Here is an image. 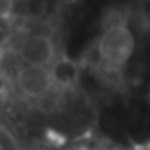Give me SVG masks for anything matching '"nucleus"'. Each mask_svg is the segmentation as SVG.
<instances>
[{
  "mask_svg": "<svg viewBox=\"0 0 150 150\" xmlns=\"http://www.w3.org/2000/svg\"><path fill=\"white\" fill-rule=\"evenodd\" d=\"M134 35L122 23H112L103 30L98 38V55L105 65L112 69H120L134 52Z\"/></svg>",
  "mask_w": 150,
  "mask_h": 150,
  "instance_id": "1",
  "label": "nucleus"
},
{
  "mask_svg": "<svg viewBox=\"0 0 150 150\" xmlns=\"http://www.w3.org/2000/svg\"><path fill=\"white\" fill-rule=\"evenodd\" d=\"M52 75L45 70V67L37 65H25L18 70L17 75V87L22 92V95L28 100H37L47 90L52 88Z\"/></svg>",
  "mask_w": 150,
  "mask_h": 150,
  "instance_id": "2",
  "label": "nucleus"
},
{
  "mask_svg": "<svg viewBox=\"0 0 150 150\" xmlns=\"http://www.w3.org/2000/svg\"><path fill=\"white\" fill-rule=\"evenodd\" d=\"M22 59L27 62V65H37V67H47L52 60H54L55 50L54 43L48 37L43 35H35L25 40L22 45Z\"/></svg>",
  "mask_w": 150,
  "mask_h": 150,
  "instance_id": "3",
  "label": "nucleus"
},
{
  "mask_svg": "<svg viewBox=\"0 0 150 150\" xmlns=\"http://www.w3.org/2000/svg\"><path fill=\"white\" fill-rule=\"evenodd\" d=\"M50 75H52V83L55 87L62 90H69V88H74L80 80V69L74 60L60 59L52 65Z\"/></svg>",
  "mask_w": 150,
  "mask_h": 150,
  "instance_id": "4",
  "label": "nucleus"
},
{
  "mask_svg": "<svg viewBox=\"0 0 150 150\" xmlns=\"http://www.w3.org/2000/svg\"><path fill=\"white\" fill-rule=\"evenodd\" d=\"M0 8H2V17H8L13 8V0H0Z\"/></svg>",
  "mask_w": 150,
  "mask_h": 150,
  "instance_id": "5",
  "label": "nucleus"
},
{
  "mask_svg": "<svg viewBox=\"0 0 150 150\" xmlns=\"http://www.w3.org/2000/svg\"><path fill=\"white\" fill-rule=\"evenodd\" d=\"M65 4H75V2H79V0H64Z\"/></svg>",
  "mask_w": 150,
  "mask_h": 150,
  "instance_id": "6",
  "label": "nucleus"
},
{
  "mask_svg": "<svg viewBox=\"0 0 150 150\" xmlns=\"http://www.w3.org/2000/svg\"><path fill=\"white\" fill-rule=\"evenodd\" d=\"M80 150H97V149H80Z\"/></svg>",
  "mask_w": 150,
  "mask_h": 150,
  "instance_id": "7",
  "label": "nucleus"
}]
</instances>
